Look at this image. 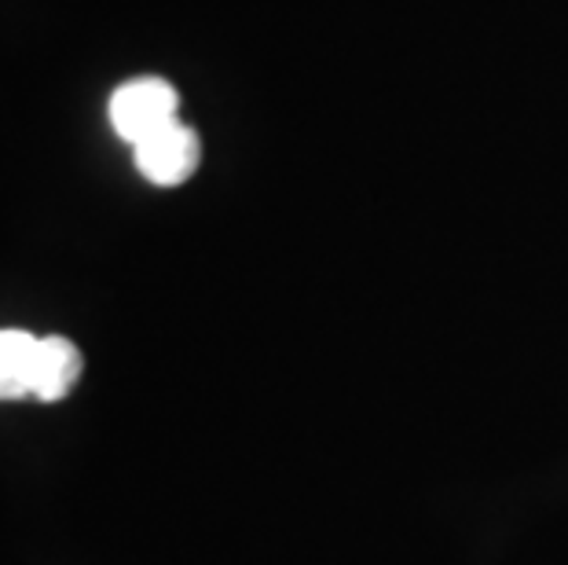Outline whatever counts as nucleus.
Returning a JSON list of instances; mask_svg holds the SVG:
<instances>
[{
    "mask_svg": "<svg viewBox=\"0 0 568 565\" xmlns=\"http://www.w3.org/2000/svg\"><path fill=\"white\" fill-rule=\"evenodd\" d=\"M173 122H180V95L162 78L125 81L111 95V125L132 148Z\"/></svg>",
    "mask_w": 568,
    "mask_h": 565,
    "instance_id": "nucleus-1",
    "label": "nucleus"
},
{
    "mask_svg": "<svg viewBox=\"0 0 568 565\" xmlns=\"http://www.w3.org/2000/svg\"><path fill=\"white\" fill-rule=\"evenodd\" d=\"M132 159H136V170L148 176L151 184L176 188V184H184V180H191V173L199 170L202 140L191 125L173 122L169 129L136 143V148H132Z\"/></svg>",
    "mask_w": 568,
    "mask_h": 565,
    "instance_id": "nucleus-2",
    "label": "nucleus"
},
{
    "mask_svg": "<svg viewBox=\"0 0 568 565\" xmlns=\"http://www.w3.org/2000/svg\"><path fill=\"white\" fill-rule=\"evenodd\" d=\"M78 379H81V349L70 339H59V334L38 339L30 396H38L44 404H55L78 386Z\"/></svg>",
    "mask_w": 568,
    "mask_h": 565,
    "instance_id": "nucleus-3",
    "label": "nucleus"
},
{
    "mask_svg": "<svg viewBox=\"0 0 568 565\" xmlns=\"http://www.w3.org/2000/svg\"><path fill=\"white\" fill-rule=\"evenodd\" d=\"M33 356H38V339L30 331H0V401L30 396Z\"/></svg>",
    "mask_w": 568,
    "mask_h": 565,
    "instance_id": "nucleus-4",
    "label": "nucleus"
}]
</instances>
